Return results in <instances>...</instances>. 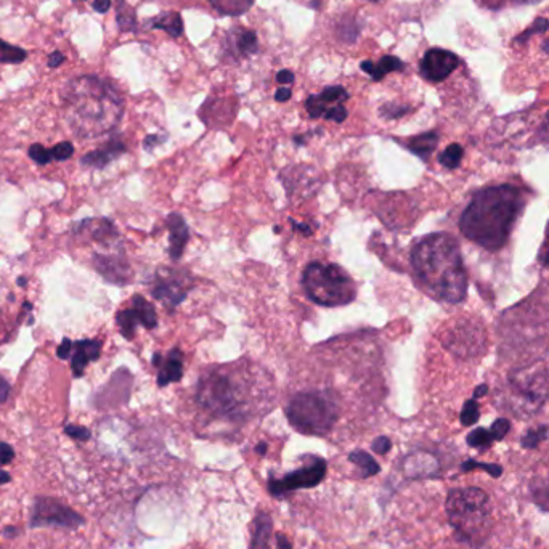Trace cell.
<instances>
[{
    "instance_id": "277c9868",
    "label": "cell",
    "mask_w": 549,
    "mask_h": 549,
    "mask_svg": "<svg viewBox=\"0 0 549 549\" xmlns=\"http://www.w3.org/2000/svg\"><path fill=\"white\" fill-rule=\"evenodd\" d=\"M446 513L460 540L474 545L485 534L490 522V503L477 487L453 488L446 498Z\"/></svg>"
},
{
    "instance_id": "d6986e66",
    "label": "cell",
    "mask_w": 549,
    "mask_h": 549,
    "mask_svg": "<svg viewBox=\"0 0 549 549\" xmlns=\"http://www.w3.org/2000/svg\"><path fill=\"white\" fill-rule=\"evenodd\" d=\"M437 143H439L437 133L426 132V133H421V136L413 137L410 142H408L407 148L410 149L413 154H416L418 158H421L423 161H427L435 149V147H437Z\"/></svg>"
},
{
    "instance_id": "603a6c76",
    "label": "cell",
    "mask_w": 549,
    "mask_h": 549,
    "mask_svg": "<svg viewBox=\"0 0 549 549\" xmlns=\"http://www.w3.org/2000/svg\"><path fill=\"white\" fill-rule=\"evenodd\" d=\"M116 20L122 32H131L136 31L137 28L136 10H133L126 0H117L116 2Z\"/></svg>"
},
{
    "instance_id": "44dd1931",
    "label": "cell",
    "mask_w": 549,
    "mask_h": 549,
    "mask_svg": "<svg viewBox=\"0 0 549 549\" xmlns=\"http://www.w3.org/2000/svg\"><path fill=\"white\" fill-rule=\"evenodd\" d=\"M214 10L227 16H238L249 12L254 0H209Z\"/></svg>"
},
{
    "instance_id": "7dc6e473",
    "label": "cell",
    "mask_w": 549,
    "mask_h": 549,
    "mask_svg": "<svg viewBox=\"0 0 549 549\" xmlns=\"http://www.w3.org/2000/svg\"><path fill=\"white\" fill-rule=\"evenodd\" d=\"M277 80L279 84H293L294 82V74L288 71V69H283V71H279L277 74Z\"/></svg>"
},
{
    "instance_id": "f907efd6",
    "label": "cell",
    "mask_w": 549,
    "mask_h": 549,
    "mask_svg": "<svg viewBox=\"0 0 549 549\" xmlns=\"http://www.w3.org/2000/svg\"><path fill=\"white\" fill-rule=\"evenodd\" d=\"M8 394H10V384L2 378V376H0V405L7 400Z\"/></svg>"
},
{
    "instance_id": "f35d334b",
    "label": "cell",
    "mask_w": 549,
    "mask_h": 549,
    "mask_svg": "<svg viewBox=\"0 0 549 549\" xmlns=\"http://www.w3.org/2000/svg\"><path fill=\"white\" fill-rule=\"evenodd\" d=\"M323 116H325L328 121L344 122V121L347 119V110L342 105H335V106L328 108L326 112Z\"/></svg>"
},
{
    "instance_id": "8fae6325",
    "label": "cell",
    "mask_w": 549,
    "mask_h": 549,
    "mask_svg": "<svg viewBox=\"0 0 549 549\" xmlns=\"http://www.w3.org/2000/svg\"><path fill=\"white\" fill-rule=\"evenodd\" d=\"M153 298L161 300L166 305V309L172 312L179 305L182 300H185L188 294V284L182 274L169 272L164 277L156 278V283L152 289Z\"/></svg>"
},
{
    "instance_id": "cb8c5ba5",
    "label": "cell",
    "mask_w": 549,
    "mask_h": 549,
    "mask_svg": "<svg viewBox=\"0 0 549 549\" xmlns=\"http://www.w3.org/2000/svg\"><path fill=\"white\" fill-rule=\"evenodd\" d=\"M116 321H117V326H119V330H121V335L126 339H129V341L133 339V336H136L137 325L140 323L136 310L127 309V310L119 312V314H117V316H116Z\"/></svg>"
},
{
    "instance_id": "1f68e13d",
    "label": "cell",
    "mask_w": 549,
    "mask_h": 549,
    "mask_svg": "<svg viewBox=\"0 0 549 549\" xmlns=\"http://www.w3.org/2000/svg\"><path fill=\"white\" fill-rule=\"evenodd\" d=\"M461 469L464 471V472H469V471H474V469H483V471H487L490 476L495 477V478L502 476V472H503L502 466H499V464H487V462H478V461H474V460H467V461L462 462Z\"/></svg>"
},
{
    "instance_id": "f5cc1de1",
    "label": "cell",
    "mask_w": 549,
    "mask_h": 549,
    "mask_svg": "<svg viewBox=\"0 0 549 549\" xmlns=\"http://www.w3.org/2000/svg\"><path fill=\"white\" fill-rule=\"evenodd\" d=\"M274 98H277V101H288L291 98V89L289 87L278 89L277 94H274Z\"/></svg>"
},
{
    "instance_id": "4316f807",
    "label": "cell",
    "mask_w": 549,
    "mask_h": 549,
    "mask_svg": "<svg viewBox=\"0 0 549 549\" xmlns=\"http://www.w3.org/2000/svg\"><path fill=\"white\" fill-rule=\"evenodd\" d=\"M462 154H464V149H462L461 145L453 143L439 156V163L446 169H456L461 164Z\"/></svg>"
},
{
    "instance_id": "db71d44e",
    "label": "cell",
    "mask_w": 549,
    "mask_h": 549,
    "mask_svg": "<svg viewBox=\"0 0 549 549\" xmlns=\"http://www.w3.org/2000/svg\"><path fill=\"white\" fill-rule=\"evenodd\" d=\"M289 222L293 224V228H294V230L302 231V233H304L305 236H310V235H312V228H310V227H307L305 224H302V222H295L294 219H289Z\"/></svg>"
},
{
    "instance_id": "e0dca14e",
    "label": "cell",
    "mask_w": 549,
    "mask_h": 549,
    "mask_svg": "<svg viewBox=\"0 0 549 549\" xmlns=\"http://www.w3.org/2000/svg\"><path fill=\"white\" fill-rule=\"evenodd\" d=\"M252 538L249 549H268L273 534V522L267 513H259L252 524Z\"/></svg>"
},
{
    "instance_id": "d590c367",
    "label": "cell",
    "mask_w": 549,
    "mask_h": 549,
    "mask_svg": "<svg viewBox=\"0 0 549 549\" xmlns=\"http://www.w3.org/2000/svg\"><path fill=\"white\" fill-rule=\"evenodd\" d=\"M238 47L240 50L243 53H256L257 52V37H256V32L252 31H246L243 32V36L240 37L238 41Z\"/></svg>"
},
{
    "instance_id": "6125c7cd",
    "label": "cell",
    "mask_w": 549,
    "mask_h": 549,
    "mask_svg": "<svg viewBox=\"0 0 549 549\" xmlns=\"http://www.w3.org/2000/svg\"><path fill=\"white\" fill-rule=\"evenodd\" d=\"M26 283H28V281H26V278H18V284H20V286H24Z\"/></svg>"
},
{
    "instance_id": "52a82bcc",
    "label": "cell",
    "mask_w": 549,
    "mask_h": 549,
    "mask_svg": "<svg viewBox=\"0 0 549 549\" xmlns=\"http://www.w3.org/2000/svg\"><path fill=\"white\" fill-rule=\"evenodd\" d=\"M549 395L548 376L541 366L522 369L509 379L511 411L529 416L540 410Z\"/></svg>"
},
{
    "instance_id": "b9f144b4",
    "label": "cell",
    "mask_w": 549,
    "mask_h": 549,
    "mask_svg": "<svg viewBox=\"0 0 549 549\" xmlns=\"http://www.w3.org/2000/svg\"><path fill=\"white\" fill-rule=\"evenodd\" d=\"M66 434L71 435V437H74V439H79V440L90 439L89 429L79 427V426H66Z\"/></svg>"
},
{
    "instance_id": "9c48e42d",
    "label": "cell",
    "mask_w": 549,
    "mask_h": 549,
    "mask_svg": "<svg viewBox=\"0 0 549 549\" xmlns=\"http://www.w3.org/2000/svg\"><path fill=\"white\" fill-rule=\"evenodd\" d=\"M305 464L300 469L286 474L281 478H268V492L273 497L281 498L284 495L300 488H314L323 482L326 476V461L320 456H305Z\"/></svg>"
},
{
    "instance_id": "816d5d0a",
    "label": "cell",
    "mask_w": 549,
    "mask_h": 549,
    "mask_svg": "<svg viewBox=\"0 0 549 549\" xmlns=\"http://www.w3.org/2000/svg\"><path fill=\"white\" fill-rule=\"evenodd\" d=\"M277 549H293V546H291V541L288 540L286 535H283V534L277 535Z\"/></svg>"
},
{
    "instance_id": "8d00e7d4",
    "label": "cell",
    "mask_w": 549,
    "mask_h": 549,
    "mask_svg": "<svg viewBox=\"0 0 549 549\" xmlns=\"http://www.w3.org/2000/svg\"><path fill=\"white\" fill-rule=\"evenodd\" d=\"M509 429H511V423L508 419L502 418V419H497V421L492 424L490 432L493 435V440H503L506 437V434L509 432Z\"/></svg>"
},
{
    "instance_id": "60d3db41",
    "label": "cell",
    "mask_w": 549,
    "mask_h": 549,
    "mask_svg": "<svg viewBox=\"0 0 549 549\" xmlns=\"http://www.w3.org/2000/svg\"><path fill=\"white\" fill-rule=\"evenodd\" d=\"M371 446H373L374 453L386 455L387 451L392 448V442H390L389 437H386V435H381V437H378V439L374 440L373 445H371Z\"/></svg>"
},
{
    "instance_id": "74e56055",
    "label": "cell",
    "mask_w": 549,
    "mask_h": 549,
    "mask_svg": "<svg viewBox=\"0 0 549 549\" xmlns=\"http://www.w3.org/2000/svg\"><path fill=\"white\" fill-rule=\"evenodd\" d=\"M74 154V147L69 142L58 143L57 147L52 148V156L55 161H64L69 159Z\"/></svg>"
},
{
    "instance_id": "d6a6232c",
    "label": "cell",
    "mask_w": 549,
    "mask_h": 549,
    "mask_svg": "<svg viewBox=\"0 0 549 549\" xmlns=\"http://www.w3.org/2000/svg\"><path fill=\"white\" fill-rule=\"evenodd\" d=\"M305 108H307V111H309L310 117H314V119H319V117L325 115L326 110H328L326 105L320 100L319 95L309 96V98H307V101H305Z\"/></svg>"
},
{
    "instance_id": "30bf717a",
    "label": "cell",
    "mask_w": 549,
    "mask_h": 549,
    "mask_svg": "<svg viewBox=\"0 0 549 549\" xmlns=\"http://www.w3.org/2000/svg\"><path fill=\"white\" fill-rule=\"evenodd\" d=\"M460 66V58L444 48H430L421 60V74L429 82H442Z\"/></svg>"
},
{
    "instance_id": "f546056e",
    "label": "cell",
    "mask_w": 549,
    "mask_h": 549,
    "mask_svg": "<svg viewBox=\"0 0 549 549\" xmlns=\"http://www.w3.org/2000/svg\"><path fill=\"white\" fill-rule=\"evenodd\" d=\"M478 416H481V411H478V403L476 398H471V400H467L464 403V407H462L461 410V424L462 426H472V424H476L478 421Z\"/></svg>"
},
{
    "instance_id": "5bb4252c",
    "label": "cell",
    "mask_w": 549,
    "mask_h": 549,
    "mask_svg": "<svg viewBox=\"0 0 549 549\" xmlns=\"http://www.w3.org/2000/svg\"><path fill=\"white\" fill-rule=\"evenodd\" d=\"M96 268L111 283L126 284L131 279V268L119 257H96Z\"/></svg>"
},
{
    "instance_id": "d4e9b609",
    "label": "cell",
    "mask_w": 549,
    "mask_h": 549,
    "mask_svg": "<svg viewBox=\"0 0 549 549\" xmlns=\"http://www.w3.org/2000/svg\"><path fill=\"white\" fill-rule=\"evenodd\" d=\"M28 53L23 48L7 44V42L0 39V64H18L26 60Z\"/></svg>"
},
{
    "instance_id": "8992f818",
    "label": "cell",
    "mask_w": 549,
    "mask_h": 549,
    "mask_svg": "<svg viewBox=\"0 0 549 549\" xmlns=\"http://www.w3.org/2000/svg\"><path fill=\"white\" fill-rule=\"evenodd\" d=\"M291 426L305 435H325L330 432L337 419L336 403L316 392L298 394L286 407Z\"/></svg>"
},
{
    "instance_id": "7bdbcfd3",
    "label": "cell",
    "mask_w": 549,
    "mask_h": 549,
    "mask_svg": "<svg viewBox=\"0 0 549 549\" xmlns=\"http://www.w3.org/2000/svg\"><path fill=\"white\" fill-rule=\"evenodd\" d=\"M13 460V448L7 444H0V464H7Z\"/></svg>"
},
{
    "instance_id": "484cf974",
    "label": "cell",
    "mask_w": 549,
    "mask_h": 549,
    "mask_svg": "<svg viewBox=\"0 0 549 549\" xmlns=\"http://www.w3.org/2000/svg\"><path fill=\"white\" fill-rule=\"evenodd\" d=\"M466 442L472 448H477V450H485L492 446V444L495 442L493 440V435L490 432V429L485 427H478V429H474L472 432L467 435Z\"/></svg>"
},
{
    "instance_id": "5b68a950",
    "label": "cell",
    "mask_w": 549,
    "mask_h": 549,
    "mask_svg": "<svg viewBox=\"0 0 549 549\" xmlns=\"http://www.w3.org/2000/svg\"><path fill=\"white\" fill-rule=\"evenodd\" d=\"M302 284L307 295L323 307L347 305L357 298L353 279L336 263H309L302 274Z\"/></svg>"
},
{
    "instance_id": "94428289",
    "label": "cell",
    "mask_w": 549,
    "mask_h": 549,
    "mask_svg": "<svg viewBox=\"0 0 549 549\" xmlns=\"http://www.w3.org/2000/svg\"><path fill=\"white\" fill-rule=\"evenodd\" d=\"M10 481V476L7 472H3V471H0V483L2 482H8Z\"/></svg>"
},
{
    "instance_id": "ac0fdd59",
    "label": "cell",
    "mask_w": 549,
    "mask_h": 549,
    "mask_svg": "<svg viewBox=\"0 0 549 549\" xmlns=\"http://www.w3.org/2000/svg\"><path fill=\"white\" fill-rule=\"evenodd\" d=\"M148 28L163 29L170 37H180L183 32V21L182 16L177 12H166L148 20Z\"/></svg>"
},
{
    "instance_id": "3957f363",
    "label": "cell",
    "mask_w": 549,
    "mask_h": 549,
    "mask_svg": "<svg viewBox=\"0 0 549 549\" xmlns=\"http://www.w3.org/2000/svg\"><path fill=\"white\" fill-rule=\"evenodd\" d=\"M64 112L73 131L80 137H96L116 126L122 116L117 92L95 76L71 80L64 89Z\"/></svg>"
},
{
    "instance_id": "4fadbf2b",
    "label": "cell",
    "mask_w": 549,
    "mask_h": 549,
    "mask_svg": "<svg viewBox=\"0 0 549 549\" xmlns=\"http://www.w3.org/2000/svg\"><path fill=\"white\" fill-rule=\"evenodd\" d=\"M168 228L170 231V259L179 261L188 243V227L180 214H170L168 217Z\"/></svg>"
},
{
    "instance_id": "6f0895ef",
    "label": "cell",
    "mask_w": 549,
    "mask_h": 549,
    "mask_svg": "<svg viewBox=\"0 0 549 549\" xmlns=\"http://www.w3.org/2000/svg\"><path fill=\"white\" fill-rule=\"evenodd\" d=\"M509 2H513L514 5H532L540 2V0H509Z\"/></svg>"
},
{
    "instance_id": "e575fe53",
    "label": "cell",
    "mask_w": 549,
    "mask_h": 549,
    "mask_svg": "<svg viewBox=\"0 0 549 549\" xmlns=\"http://www.w3.org/2000/svg\"><path fill=\"white\" fill-rule=\"evenodd\" d=\"M378 66H379V69H381V73L386 76L387 73L402 71V69H403V63H402L400 58L392 57V55H386V57H382V58H381V61L378 63Z\"/></svg>"
},
{
    "instance_id": "83f0119b",
    "label": "cell",
    "mask_w": 549,
    "mask_h": 549,
    "mask_svg": "<svg viewBox=\"0 0 549 549\" xmlns=\"http://www.w3.org/2000/svg\"><path fill=\"white\" fill-rule=\"evenodd\" d=\"M546 439H548V426H540V427L530 429L529 432H525L524 437L520 440V444L524 448L532 450V448H536V446Z\"/></svg>"
},
{
    "instance_id": "7402d4cb",
    "label": "cell",
    "mask_w": 549,
    "mask_h": 549,
    "mask_svg": "<svg viewBox=\"0 0 549 549\" xmlns=\"http://www.w3.org/2000/svg\"><path fill=\"white\" fill-rule=\"evenodd\" d=\"M349 461L353 462L355 466H358L362 477H371L381 471V466L374 461V458L363 450L352 451V453L349 455Z\"/></svg>"
},
{
    "instance_id": "11a10c76",
    "label": "cell",
    "mask_w": 549,
    "mask_h": 549,
    "mask_svg": "<svg viewBox=\"0 0 549 549\" xmlns=\"http://www.w3.org/2000/svg\"><path fill=\"white\" fill-rule=\"evenodd\" d=\"M541 138L545 140L546 143H549V112H548V116L545 117V122H543V126H541Z\"/></svg>"
},
{
    "instance_id": "680465c9",
    "label": "cell",
    "mask_w": 549,
    "mask_h": 549,
    "mask_svg": "<svg viewBox=\"0 0 549 549\" xmlns=\"http://www.w3.org/2000/svg\"><path fill=\"white\" fill-rule=\"evenodd\" d=\"M257 455H265L267 453V444H259L256 446Z\"/></svg>"
},
{
    "instance_id": "ba28073f",
    "label": "cell",
    "mask_w": 549,
    "mask_h": 549,
    "mask_svg": "<svg viewBox=\"0 0 549 549\" xmlns=\"http://www.w3.org/2000/svg\"><path fill=\"white\" fill-rule=\"evenodd\" d=\"M198 403L219 416H235L238 411V392L235 382L224 371H212L198 384Z\"/></svg>"
},
{
    "instance_id": "836d02e7",
    "label": "cell",
    "mask_w": 549,
    "mask_h": 549,
    "mask_svg": "<svg viewBox=\"0 0 549 549\" xmlns=\"http://www.w3.org/2000/svg\"><path fill=\"white\" fill-rule=\"evenodd\" d=\"M29 156L31 159H34L39 166H45L50 163V161H53L52 149H47L45 147H42V145H32L29 148Z\"/></svg>"
},
{
    "instance_id": "91938a15",
    "label": "cell",
    "mask_w": 549,
    "mask_h": 549,
    "mask_svg": "<svg viewBox=\"0 0 549 549\" xmlns=\"http://www.w3.org/2000/svg\"><path fill=\"white\" fill-rule=\"evenodd\" d=\"M153 365H154V366H161V365H163V357H161L159 353H154V355H153Z\"/></svg>"
},
{
    "instance_id": "f1b7e54d",
    "label": "cell",
    "mask_w": 549,
    "mask_h": 549,
    "mask_svg": "<svg viewBox=\"0 0 549 549\" xmlns=\"http://www.w3.org/2000/svg\"><path fill=\"white\" fill-rule=\"evenodd\" d=\"M319 96L325 105H330V103L341 105L342 101H346L349 98V94L346 92V89L341 87V85H332V87H326Z\"/></svg>"
},
{
    "instance_id": "ee69618b",
    "label": "cell",
    "mask_w": 549,
    "mask_h": 549,
    "mask_svg": "<svg viewBox=\"0 0 549 549\" xmlns=\"http://www.w3.org/2000/svg\"><path fill=\"white\" fill-rule=\"evenodd\" d=\"M540 261L543 265L546 268H549V225H548V230H546V238H545V243L541 246V252H540Z\"/></svg>"
},
{
    "instance_id": "9f6ffc18",
    "label": "cell",
    "mask_w": 549,
    "mask_h": 549,
    "mask_svg": "<svg viewBox=\"0 0 549 549\" xmlns=\"http://www.w3.org/2000/svg\"><path fill=\"white\" fill-rule=\"evenodd\" d=\"M487 390H488V387H487L485 384H482V386H478V387H477V389H476V390H474V398H476V400H477V398H481V397H483V395H485V394H487Z\"/></svg>"
},
{
    "instance_id": "f6af8a7d",
    "label": "cell",
    "mask_w": 549,
    "mask_h": 549,
    "mask_svg": "<svg viewBox=\"0 0 549 549\" xmlns=\"http://www.w3.org/2000/svg\"><path fill=\"white\" fill-rule=\"evenodd\" d=\"M71 351H73V342L69 341V339H63V342L58 346V351H57L58 358H63V360L68 358Z\"/></svg>"
},
{
    "instance_id": "bcb514c9",
    "label": "cell",
    "mask_w": 549,
    "mask_h": 549,
    "mask_svg": "<svg viewBox=\"0 0 549 549\" xmlns=\"http://www.w3.org/2000/svg\"><path fill=\"white\" fill-rule=\"evenodd\" d=\"M166 138L168 137H159V136H148L147 138H145V142H143V145H145V149H153L154 147H158V145H161L163 142H166Z\"/></svg>"
},
{
    "instance_id": "681fc988",
    "label": "cell",
    "mask_w": 549,
    "mask_h": 549,
    "mask_svg": "<svg viewBox=\"0 0 549 549\" xmlns=\"http://www.w3.org/2000/svg\"><path fill=\"white\" fill-rule=\"evenodd\" d=\"M92 7H94L95 12L106 13L108 10H110V7H111V0H95Z\"/></svg>"
},
{
    "instance_id": "7a4b0ae2",
    "label": "cell",
    "mask_w": 549,
    "mask_h": 549,
    "mask_svg": "<svg viewBox=\"0 0 549 549\" xmlns=\"http://www.w3.org/2000/svg\"><path fill=\"white\" fill-rule=\"evenodd\" d=\"M414 273L432 298L458 304L467 293V274L456 241L435 233L423 238L411 252Z\"/></svg>"
},
{
    "instance_id": "c3c4849f",
    "label": "cell",
    "mask_w": 549,
    "mask_h": 549,
    "mask_svg": "<svg viewBox=\"0 0 549 549\" xmlns=\"http://www.w3.org/2000/svg\"><path fill=\"white\" fill-rule=\"evenodd\" d=\"M64 61V55L61 52H58V50H55L50 55V58H48V66L50 68H58L60 66V64Z\"/></svg>"
},
{
    "instance_id": "7c38bea8",
    "label": "cell",
    "mask_w": 549,
    "mask_h": 549,
    "mask_svg": "<svg viewBox=\"0 0 549 549\" xmlns=\"http://www.w3.org/2000/svg\"><path fill=\"white\" fill-rule=\"evenodd\" d=\"M73 373L76 378H80L84 374L85 366L100 358L101 342L94 341V339H84V341L73 344Z\"/></svg>"
},
{
    "instance_id": "ffe728a7",
    "label": "cell",
    "mask_w": 549,
    "mask_h": 549,
    "mask_svg": "<svg viewBox=\"0 0 549 549\" xmlns=\"http://www.w3.org/2000/svg\"><path fill=\"white\" fill-rule=\"evenodd\" d=\"M132 309L136 310V314L138 316L140 323L148 330H153V328L158 325V315H156L154 307L148 302L143 295H133L132 298Z\"/></svg>"
},
{
    "instance_id": "ab89813d",
    "label": "cell",
    "mask_w": 549,
    "mask_h": 549,
    "mask_svg": "<svg viewBox=\"0 0 549 549\" xmlns=\"http://www.w3.org/2000/svg\"><path fill=\"white\" fill-rule=\"evenodd\" d=\"M410 111L408 106H395V105H386L382 106L381 115L387 117V119H397V117H402L405 112Z\"/></svg>"
},
{
    "instance_id": "6da1fadb",
    "label": "cell",
    "mask_w": 549,
    "mask_h": 549,
    "mask_svg": "<svg viewBox=\"0 0 549 549\" xmlns=\"http://www.w3.org/2000/svg\"><path fill=\"white\" fill-rule=\"evenodd\" d=\"M524 191L513 185L483 188L462 212L460 228L467 240L483 249H502L524 207Z\"/></svg>"
},
{
    "instance_id": "2e32d148",
    "label": "cell",
    "mask_w": 549,
    "mask_h": 549,
    "mask_svg": "<svg viewBox=\"0 0 549 549\" xmlns=\"http://www.w3.org/2000/svg\"><path fill=\"white\" fill-rule=\"evenodd\" d=\"M158 386L166 387L170 382H179L183 378V355L179 349L170 351L168 358L159 366Z\"/></svg>"
},
{
    "instance_id": "9a60e30c",
    "label": "cell",
    "mask_w": 549,
    "mask_h": 549,
    "mask_svg": "<svg viewBox=\"0 0 549 549\" xmlns=\"http://www.w3.org/2000/svg\"><path fill=\"white\" fill-rule=\"evenodd\" d=\"M126 152V147L119 140H111L110 143H106L101 149H96V152H92L89 154H85L82 161V166L85 168H94V169H103L105 166L111 163L112 159H116L117 156Z\"/></svg>"
},
{
    "instance_id": "be15d7a7",
    "label": "cell",
    "mask_w": 549,
    "mask_h": 549,
    "mask_svg": "<svg viewBox=\"0 0 549 549\" xmlns=\"http://www.w3.org/2000/svg\"><path fill=\"white\" fill-rule=\"evenodd\" d=\"M371 2H378V0H371Z\"/></svg>"
},
{
    "instance_id": "4dcf8cb0",
    "label": "cell",
    "mask_w": 549,
    "mask_h": 549,
    "mask_svg": "<svg viewBox=\"0 0 549 549\" xmlns=\"http://www.w3.org/2000/svg\"><path fill=\"white\" fill-rule=\"evenodd\" d=\"M532 492H534L536 503H540L543 508H549V476L541 481H534Z\"/></svg>"
}]
</instances>
